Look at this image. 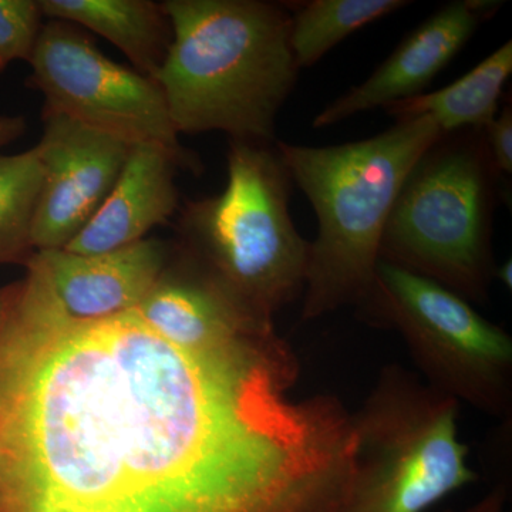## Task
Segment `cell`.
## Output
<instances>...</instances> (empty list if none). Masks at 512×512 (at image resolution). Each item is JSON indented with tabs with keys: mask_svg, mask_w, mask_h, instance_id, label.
<instances>
[{
	"mask_svg": "<svg viewBox=\"0 0 512 512\" xmlns=\"http://www.w3.org/2000/svg\"><path fill=\"white\" fill-rule=\"evenodd\" d=\"M512 73V42L494 50L456 82L386 107L397 120L429 116L444 134L484 130L497 116L498 101Z\"/></svg>",
	"mask_w": 512,
	"mask_h": 512,
	"instance_id": "cell-15",
	"label": "cell"
},
{
	"mask_svg": "<svg viewBox=\"0 0 512 512\" xmlns=\"http://www.w3.org/2000/svg\"><path fill=\"white\" fill-rule=\"evenodd\" d=\"M484 140L495 170L500 174L512 173V109L505 106L500 114L484 127Z\"/></svg>",
	"mask_w": 512,
	"mask_h": 512,
	"instance_id": "cell-19",
	"label": "cell"
},
{
	"mask_svg": "<svg viewBox=\"0 0 512 512\" xmlns=\"http://www.w3.org/2000/svg\"><path fill=\"white\" fill-rule=\"evenodd\" d=\"M495 2L458 0L451 2L419 28L359 86L330 103L313 119L312 126L323 128L375 110L420 96L448 63L461 52L474 35L481 19L498 8Z\"/></svg>",
	"mask_w": 512,
	"mask_h": 512,
	"instance_id": "cell-12",
	"label": "cell"
},
{
	"mask_svg": "<svg viewBox=\"0 0 512 512\" xmlns=\"http://www.w3.org/2000/svg\"><path fill=\"white\" fill-rule=\"evenodd\" d=\"M36 144L42 192L33 224L36 251L64 249L100 210L119 180L131 146L60 114L42 113Z\"/></svg>",
	"mask_w": 512,
	"mask_h": 512,
	"instance_id": "cell-10",
	"label": "cell"
},
{
	"mask_svg": "<svg viewBox=\"0 0 512 512\" xmlns=\"http://www.w3.org/2000/svg\"><path fill=\"white\" fill-rule=\"evenodd\" d=\"M494 279H498V281L503 282L505 288L511 289L512 286V264L511 259H508L507 262H504L503 265L497 266L495 268Z\"/></svg>",
	"mask_w": 512,
	"mask_h": 512,
	"instance_id": "cell-23",
	"label": "cell"
},
{
	"mask_svg": "<svg viewBox=\"0 0 512 512\" xmlns=\"http://www.w3.org/2000/svg\"><path fill=\"white\" fill-rule=\"evenodd\" d=\"M20 288H22V281L13 282V284L0 288V339H2L3 333L8 328L13 312H15Z\"/></svg>",
	"mask_w": 512,
	"mask_h": 512,
	"instance_id": "cell-20",
	"label": "cell"
},
{
	"mask_svg": "<svg viewBox=\"0 0 512 512\" xmlns=\"http://www.w3.org/2000/svg\"><path fill=\"white\" fill-rule=\"evenodd\" d=\"M458 407L409 370L384 367L353 414L355 451L338 512H424L474 483Z\"/></svg>",
	"mask_w": 512,
	"mask_h": 512,
	"instance_id": "cell-6",
	"label": "cell"
},
{
	"mask_svg": "<svg viewBox=\"0 0 512 512\" xmlns=\"http://www.w3.org/2000/svg\"><path fill=\"white\" fill-rule=\"evenodd\" d=\"M173 43L156 76L178 134L275 144L299 67L291 13L262 0H167Z\"/></svg>",
	"mask_w": 512,
	"mask_h": 512,
	"instance_id": "cell-2",
	"label": "cell"
},
{
	"mask_svg": "<svg viewBox=\"0 0 512 512\" xmlns=\"http://www.w3.org/2000/svg\"><path fill=\"white\" fill-rule=\"evenodd\" d=\"M134 312L161 338L191 353L235 348L276 330L274 320L248 311L178 244Z\"/></svg>",
	"mask_w": 512,
	"mask_h": 512,
	"instance_id": "cell-11",
	"label": "cell"
},
{
	"mask_svg": "<svg viewBox=\"0 0 512 512\" xmlns=\"http://www.w3.org/2000/svg\"><path fill=\"white\" fill-rule=\"evenodd\" d=\"M177 160L157 146H133L119 180L100 210L67 245L66 251L99 255L130 247L147 238L180 210L175 177Z\"/></svg>",
	"mask_w": 512,
	"mask_h": 512,
	"instance_id": "cell-13",
	"label": "cell"
},
{
	"mask_svg": "<svg viewBox=\"0 0 512 512\" xmlns=\"http://www.w3.org/2000/svg\"><path fill=\"white\" fill-rule=\"evenodd\" d=\"M498 174L483 130L444 134L404 180L380 259L483 305L497 268L491 238Z\"/></svg>",
	"mask_w": 512,
	"mask_h": 512,
	"instance_id": "cell-5",
	"label": "cell"
},
{
	"mask_svg": "<svg viewBox=\"0 0 512 512\" xmlns=\"http://www.w3.org/2000/svg\"><path fill=\"white\" fill-rule=\"evenodd\" d=\"M227 170L221 194L178 210L177 244L248 311L274 320L303 295L309 265L311 242L289 212L293 181L275 144L229 141Z\"/></svg>",
	"mask_w": 512,
	"mask_h": 512,
	"instance_id": "cell-4",
	"label": "cell"
},
{
	"mask_svg": "<svg viewBox=\"0 0 512 512\" xmlns=\"http://www.w3.org/2000/svg\"><path fill=\"white\" fill-rule=\"evenodd\" d=\"M39 150L0 154V265L26 266L35 255L33 224L42 192Z\"/></svg>",
	"mask_w": 512,
	"mask_h": 512,
	"instance_id": "cell-17",
	"label": "cell"
},
{
	"mask_svg": "<svg viewBox=\"0 0 512 512\" xmlns=\"http://www.w3.org/2000/svg\"><path fill=\"white\" fill-rule=\"evenodd\" d=\"M28 130V121L22 116L0 114V148L9 146Z\"/></svg>",
	"mask_w": 512,
	"mask_h": 512,
	"instance_id": "cell-21",
	"label": "cell"
},
{
	"mask_svg": "<svg viewBox=\"0 0 512 512\" xmlns=\"http://www.w3.org/2000/svg\"><path fill=\"white\" fill-rule=\"evenodd\" d=\"M40 0H0V73L16 62H30L45 25Z\"/></svg>",
	"mask_w": 512,
	"mask_h": 512,
	"instance_id": "cell-18",
	"label": "cell"
},
{
	"mask_svg": "<svg viewBox=\"0 0 512 512\" xmlns=\"http://www.w3.org/2000/svg\"><path fill=\"white\" fill-rule=\"evenodd\" d=\"M356 309L369 325L402 336L433 389L488 416H511V336L466 299L380 259Z\"/></svg>",
	"mask_w": 512,
	"mask_h": 512,
	"instance_id": "cell-7",
	"label": "cell"
},
{
	"mask_svg": "<svg viewBox=\"0 0 512 512\" xmlns=\"http://www.w3.org/2000/svg\"><path fill=\"white\" fill-rule=\"evenodd\" d=\"M507 491L504 485L494 488L484 498H481L478 503L471 505L467 510L461 512H507ZM456 512V511H447Z\"/></svg>",
	"mask_w": 512,
	"mask_h": 512,
	"instance_id": "cell-22",
	"label": "cell"
},
{
	"mask_svg": "<svg viewBox=\"0 0 512 512\" xmlns=\"http://www.w3.org/2000/svg\"><path fill=\"white\" fill-rule=\"evenodd\" d=\"M29 63L26 84L45 97L43 113L60 114L131 147L164 148L180 170L204 171L200 156L181 144L156 80L111 60L86 30L46 20Z\"/></svg>",
	"mask_w": 512,
	"mask_h": 512,
	"instance_id": "cell-8",
	"label": "cell"
},
{
	"mask_svg": "<svg viewBox=\"0 0 512 512\" xmlns=\"http://www.w3.org/2000/svg\"><path fill=\"white\" fill-rule=\"evenodd\" d=\"M443 131L429 116L400 119L366 140L309 147L276 141L293 183L318 217L303 291V320L322 318L365 298L397 194Z\"/></svg>",
	"mask_w": 512,
	"mask_h": 512,
	"instance_id": "cell-3",
	"label": "cell"
},
{
	"mask_svg": "<svg viewBox=\"0 0 512 512\" xmlns=\"http://www.w3.org/2000/svg\"><path fill=\"white\" fill-rule=\"evenodd\" d=\"M47 20H63L109 40L143 76L156 79L173 43L163 2L153 0H40Z\"/></svg>",
	"mask_w": 512,
	"mask_h": 512,
	"instance_id": "cell-14",
	"label": "cell"
},
{
	"mask_svg": "<svg viewBox=\"0 0 512 512\" xmlns=\"http://www.w3.org/2000/svg\"><path fill=\"white\" fill-rule=\"evenodd\" d=\"M278 332L191 353L134 311L0 339V512H338L353 414Z\"/></svg>",
	"mask_w": 512,
	"mask_h": 512,
	"instance_id": "cell-1",
	"label": "cell"
},
{
	"mask_svg": "<svg viewBox=\"0 0 512 512\" xmlns=\"http://www.w3.org/2000/svg\"><path fill=\"white\" fill-rule=\"evenodd\" d=\"M406 0H311L293 8L289 40L299 70L312 67L346 37L406 8Z\"/></svg>",
	"mask_w": 512,
	"mask_h": 512,
	"instance_id": "cell-16",
	"label": "cell"
},
{
	"mask_svg": "<svg viewBox=\"0 0 512 512\" xmlns=\"http://www.w3.org/2000/svg\"><path fill=\"white\" fill-rule=\"evenodd\" d=\"M173 245L146 238L99 255L36 251L25 268L15 318L26 325L99 322L134 311L156 284Z\"/></svg>",
	"mask_w": 512,
	"mask_h": 512,
	"instance_id": "cell-9",
	"label": "cell"
}]
</instances>
